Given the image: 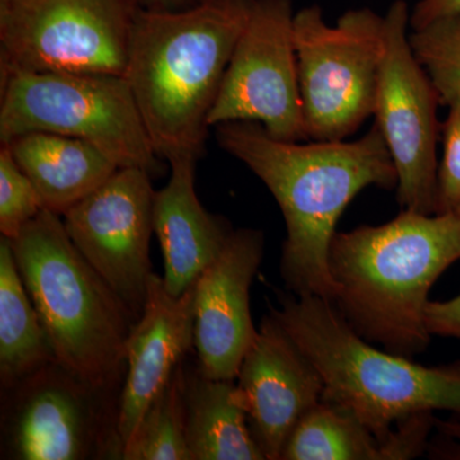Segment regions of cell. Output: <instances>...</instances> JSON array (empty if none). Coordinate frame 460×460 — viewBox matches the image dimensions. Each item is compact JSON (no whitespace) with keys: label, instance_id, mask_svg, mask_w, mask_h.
<instances>
[{"label":"cell","instance_id":"cell-26","mask_svg":"<svg viewBox=\"0 0 460 460\" xmlns=\"http://www.w3.org/2000/svg\"><path fill=\"white\" fill-rule=\"evenodd\" d=\"M460 0H420L411 13L413 30L422 29L440 18L459 13Z\"/></svg>","mask_w":460,"mask_h":460},{"label":"cell","instance_id":"cell-2","mask_svg":"<svg viewBox=\"0 0 460 460\" xmlns=\"http://www.w3.org/2000/svg\"><path fill=\"white\" fill-rule=\"evenodd\" d=\"M252 0H201L181 11L138 9L126 78L159 159L199 160L208 115Z\"/></svg>","mask_w":460,"mask_h":460},{"label":"cell","instance_id":"cell-27","mask_svg":"<svg viewBox=\"0 0 460 460\" xmlns=\"http://www.w3.org/2000/svg\"><path fill=\"white\" fill-rule=\"evenodd\" d=\"M435 431L440 435L443 443L441 447H429L432 458L460 460V422L436 417Z\"/></svg>","mask_w":460,"mask_h":460},{"label":"cell","instance_id":"cell-14","mask_svg":"<svg viewBox=\"0 0 460 460\" xmlns=\"http://www.w3.org/2000/svg\"><path fill=\"white\" fill-rule=\"evenodd\" d=\"M7 449L20 460H80L99 447V408L93 389L57 362L11 387Z\"/></svg>","mask_w":460,"mask_h":460},{"label":"cell","instance_id":"cell-1","mask_svg":"<svg viewBox=\"0 0 460 460\" xmlns=\"http://www.w3.org/2000/svg\"><path fill=\"white\" fill-rule=\"evenodd\" d=\"M219 146L255 172L287 226L280 275L288 292L334 301L329 251L339 219L361 190H396L398 172L376 126L359 140H278L256 122L215 127Z\"/></svg>","mask_w":460,"mask_h":460},{"label":"cell","instance_id":"cell-9","mask_svg":"<svg viewBox=\"0 0 460 460\" xmlns=\"http://www.w3.org/2000/svg\"><path fill=\"white\" fill-rule=\"evenodd\" d=\"M385 50L378 74L374 111L398 172L396 198L402 210L435 214L438 163V107L431 78L414 57L407 2L395 0L385 16Z\"/></svg>","mask_w":460,"mask_h":460},{"label":"cell","instance_id":"cell-3","mask_svg":"<svg viewBox=\"0 0 460 460\" xmlns=\"http://www.w3.org/2000/svg\"><path fill=\"white\" fill-rule=\"evenodd\" d=\"M460 260V217L456 211L402 210L383 226L337 232L329 270L334 304L357 334L387 352L413 359L428 349L429 295Z\"/></svg>","mask_w":460,"mask_h":460},{"label":"cell","instance_id":"cell-11","mask_svg":"<svg viewBox=\"0 0 460 460\" xmlns=\"http://www.w3.org/2000/svg\"><path fill=\"white\" fill-rule=\"evenodd\" d=\"M150 172L119 168L99 189L63 214L81 255L138 320L153 275L150 243L156 190Z\"/></svg>","mask_w":460,"mask_h":460},{"label":"cell","instance_id":"cell-4","mask_svg":"<svg viewBox=\"0 0 460 460\" xmlns=\"http://www.w3.org/2000/svg\"><path fill=\"white\" fill-rule=\"evenodd\" d=\"M270 313L319 371L321 401L350 411L381 440L419 413L460 414V362L426 367L380 350L329 299L278 292Z\"/></svg>","mask_w":460,"mask_h":460},{"label":"cell","instance_id":"cell-17","mask_svg":"<svg viewBox=\"0 0 460 460\" xmlns=\"http://www.w3.org/2000/svg\"><path fill=\"white\" fill-rule=\"evenodd\" d=\"M435 413L402 420L385 440L350 411L320 401L288 438L281 460H410L429 449Z\"/></svg>","mask_w":460,"mask_h":460},{"label":"cell","instance_id":"cell-21","mask_svg":"<svg viewBox=\"0 0 460 460\" xmlns=\"http://www.w3.org/2000/svg\"><path fill=\"white\" fill-rule=\"evenodd\" d=\"M186 383L183 365L178 366L164 389L124 447L126 460H192L186 436Z\"/></svg>","mask_w":460,"mask_h":460},{"label":"cell","instance_id":"cell-13","mask_svg":"<svg viewBox=\"0 0 460 460\" xmlns=\"http://www.w3.org/2000/svg\"><path fill=\"white\" fill-rule=\"evenodd\" d=\"M237 385L248 425L266 460H281L289 435L321 401L323 378L270 313L239 367Z\"/></svg>","mask_w":460,"mask_h":460},{"label":"cell","instance_id":"cell-20","mask_svg":"<svg viewBox=\"0 0 460 460\" xmlns=\"http://www.w3.org/2000/svg\"><path fill=\"white\" fill-rule=\"evenodd\" d=\"M56 362L47 332L33 305L11 241H0V376L5 389Z\"/></svg>","mask_w":460,"mask_h":460},{"label":"cell","instance_id":"cell-8","mask_svg":"<svg viewBox=\"0 0 460 460\" xmlns=\"http://www.w3.org/2000/svg\"><path fill=\"white\" fill-rule=\"evenodd\" d=\"M133 0H0V77L17 72L123 75Z\"/></svg>","mask_w":460,"mask_h":460},{"label":"cell","instance_id":"cell-19","mask_svg":"<svg viewBox=\"0 0 460 460\" xmlns=\"http://www.w3.org/2000/svg\"><path fill=\"white\" fill-rule=\"evenodd\" d=\"M186 436L192 460H266L234 380L187 376Z\"/></svg>","mask_w":460,"mask_h":460},{"label":"cell","instance_id":"cell-15","mask_svg":"<svg viewBox=\"0 0 460 460\" xmlns=\"http://www.w3.org/2000/svg\"><path fill=\"white\" fill-rule=\"evenodd\" d=\"M193 329L195 283L183 295L172 296L164 279L153 272L144 311L126 343L127 374L115 419L122 452L192 347Z\"/></svg>","mask_w":460,"mask_h":460},{"label":"cell","instance_id":"cell-12","mask_svg":"<svg viewBox=\"0 0 460 460\" xmlns=\"http://www.w3.org/2000/svg\"><path fill=\"white\" fill-rule=\"evenodd\" d=\"M261 230H233L222 252L195 281L193 347L199 372L214 380H235L257 329L250 290L262 263Z\"/></svg>","mask_w":460,"mask_h":460},{"label":"cell","instance_id":"cell-6","mask_svg":"<svg viewBox=\"0 0 460 460\" xmlns=\"http://www.w3.org/2000/svg\"><path fill=\"white\" fill-rule=\"evenodd\" d=\"M0 142L50 132L89 142L118 168L157 174L160 160L126 78L84 72H17L2 77Z\"/></svg>","mask_w":460,"mask_h":460},{"label":"cell","instance_id":"cell-18","mask_svg":"<svg viewBox=\"0 0 460 460\" xmlns=\"http://www.w3.org/2000/svg\"><path fill=\"white\" fill-rule=\"evenodd\" d=\"M7 145L40 196L44 210L62 217L118 171L89 142L50 132H29Z\"/></svg>","mask_w":460,"mask_h":460},{"label":"cell","instance_id":"cell-24","mask_svg":"<svg viewBox=\"0 0 460 460\" xmlns=\"http://www.w3.org/2000/svg\"><path fill=\"white\" fill-rule=\"evenodd\" d=\"M443 124V159L438 164L435 214L449 213L460 204V98L453 100Z\"/></svg>","mask_w":460,"mask_h":460},{"label":"cell","instance_id":"cell-29","mask_svg":"<svg viewBox=\"0 0 460 460\" xmlns=\"http://www.w3.org/2000/svg\"><path fill=\"white\" fill-rule=\"evenodd\" d=\"M454 211H456V213L458 214L460 217V204L458 206H456V208H454Z\"/></svg>","mask_w":460,"mask_h":460},{"label":"cell","instance_id":"cell-22","mask_svg":"<svg viewBox=\"0 0 460 460\" xmlns=\"http://www.w3.org/2000/svg\"><path fill=\"white\" fill-rule=\"evenodd\" d=\"M414 57L431 78L441 105L460 98V12L410 35Z\"/></svg>","mask_w":460,"mask_h":460},{"label":"cell","instance_id":"cell-28","mask_svg":"<svg viewBox=\"0 0 460 460\" xmlns=\"http://www.w3.org/2000/svg\"><path fill=\"white\" fill-rule=\"evenodd\" d=\"M144 11H181L198 4L201 0H133Z\"/></svg>","mask_w":460,"mask_h":460},{"label":"cell","instance_id":"cell-10","mask_svg":"<svg viewBox=\"0 0 460 460\" xmlns=\"http://www.w3.org/2000/svg\"><path fill=\"white\" fill-rule=\"evenodd\" d=\"M295 14L292 0H252L208 127L256 122L278 140H308L293 39Z\"/></svg>","mask_w":460,"mask_h":460},{"label":"cell","instance_id":"cell-16","mask_svg":"<svg viewBox=\"0 0 460 460\" xmlns=\"http://www.w3.org/2000/svg\"><path fill=\"white\" fill-rule=\"evenodd\" d=\"M198 160H172L171 178L155 195L154 232L164 257L166 289L181 296L219 256L233 229L222 217L208 213L195 190Z\"/></svg>","mask_w":460,"mask_h":460},{"label":"cell","instance_id":"cell-23","mask_svg":"<svg viewBox=\"0 0 460 460\" xmlns=\"http://www.w3.org/2000/svg\"><path fill=\"white\" fill-rule=\"evenodd\" d=\"M42 208L31 180L17 164L7 145L0 147V233L14 239Z\"/></svg>","mask_w":460,"mask_h":460},{"label":"cell","instance_id":"cell-5","mask_svg":"<svg viewBox=\"0 0 460 460\" xmlns=\"http://www.w3.org/2000/svg\"><path fill=\"white\" fill-rule=\"evenodd\" d=\"M9 241L58 365L111 390L126 368L131 313L81 255L60 215L42 210Z\"/></svg>","mask_w":460,"mask_h":460},{"label":"cell","instance_id":"cell-7","mask_svg":"<svg viewBox=\"0 0 460 460\" xmlns=\"http://www.w3.org/2000/svg\"><path fill=\"white\" fill-rule=\"evenodd\" d=\"M293 39L308 140L341 141L374 111L385 21L350 9L330 26L319 5L296 12Z\"/></svg>","mask_w":460,"mask_h":460},{"label":"cell","instance_id":"cell-25","mask_svg":"<svg viewBox=\"0 0 460 460\" xmlns=\"http://www.w3.org/2000/svg\"><path fill=\"white\" fill-rule=\"evenodd\" d=\"M426 326L431 337L460 341V293L447 301H429L426 308Z\"/></svg>","mask_w":460,"mask_h":460}]
</instances>
